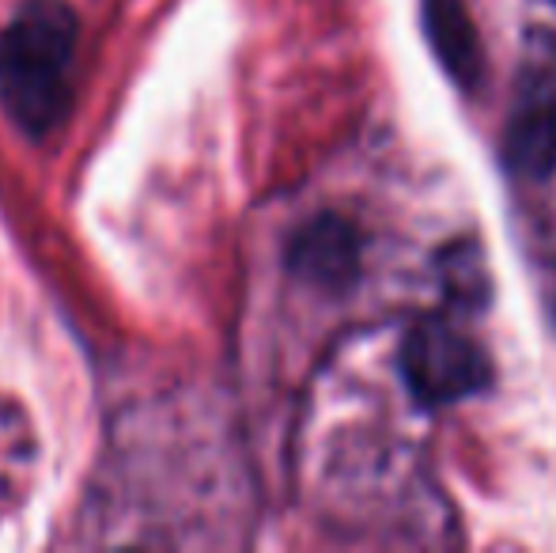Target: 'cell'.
<instances>
[{
    "label": "cell",
    "mask_w": 556,
    "mask_h": 553,
    "mask_svg": "<svg viewBox=\"0 0 556 553\" xmlns=\"http://www.w3.org/2000/svg\"><path fill=\"white\" fill-rule=\"evenodd\" d=\"M504 160L522 178L556 171V65L527 68L504 134Z\"/></svg>",
    "instance_id": "cell-3"
},
{
    "label": "cell",
    "mask_w": 556,
    "mask_h": 553,
    "mask_svg": "<svg viewBox=\"0 0 556 553\" xmlns=\"http://www.w3.org/2000/svg\"><path fill=\"white\" fill-rule=\"evenodd\" d=\"M420 23H425L428 46L443 73L462 91H477L484 84V46L466 0H420Z\"/></svg>",
    "instance_id": "cell-5"
},
{
    "label": "cell",
    "mask_w": 556,
    "mask_h": 553,
    "mask_svg": "<svg viewBox=\"0 0 556 553\" xmlns=\"http://www.w3.org/2000/svg\"><path fill=\"white\" fill-rule=\"evenodd\" d=\"M76 38V15L61 0H35L0 35V103L27 137H50L68 118Z\"/></svg>",
    "instance_id": "cell-1"
},
{
    "label": "cell",
    "mask_w": 556,
    "mask_h": 553,
    "mask_svg": "<svg viewBox=\"0 0 556 553\" xmlns=\"http://www.w3.org/2000/svg\"><path fill=\"white\" fill-rule=\"evenodd\" d=\"M359 231L337 213H318L288 243V269L311 288L344 292L359 277Z\"/></svg>",
    "instance_id": "cell-4"
},
{
    "label": "cell",
    "mask_w": 556,
    "mask_h": 553,
    "mask_svg": "<svg viewBox=\"0 0 556 553\" xmlns=\"http://www.w3.org/2000/svg\"><path fill=\"white\" fill-rule=\"evenodd\" d=\"M397 368L409 394L425 410L451 406L458 399L489 391L492 384L489 353L446 318H420L405 334Z\"/></svg>",
    "instance_id": "cell-2"
},
{
    "label": "cell",
    "mask_w": 556,
    "mask_h": 553,
    "mask_svg": "<svg viewBox=\"0 0 556 553\" xmlns=\"http://www.w3.org/2000/svg\"><path fill=\"white\" fill-rule=\"evenodd\" d=\"M454 254H458V262L451 259V254H443L440 266H443V277L446 285H451V292H462L469 303H473V292H489V277H484L481 269V254H477V247L469 251V247H454Z\"/></svg>",
    "instance_id": "cell-6"
}]
</instances>
